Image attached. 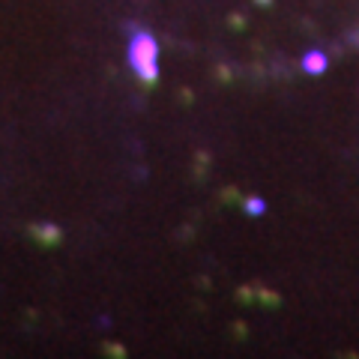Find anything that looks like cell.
<instances>
[{"label":"cell","mask_w":359,"mask_h":359,"mask_svg":"<svg viewBox=\"0 0 359 359\" xmlns=\"http://www.w3.org/2000/svg\"><path fill=\"white\" fill-rule=\"evenodd\" d=\"M129 60H132L135 72H138L144 81H153L156 78V72H159V66H156V60H159V48H156V39L150 36V33H138V36L132 39Z\"/></svg>","instance_id":"cell-1"}]
</instances>
